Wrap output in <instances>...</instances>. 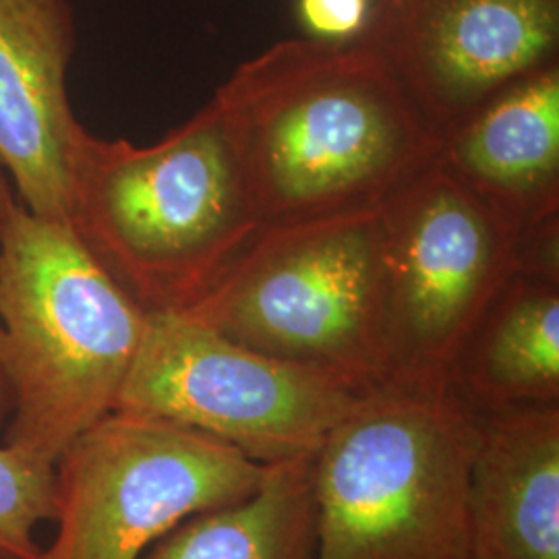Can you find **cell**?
<instances>
[{
  "label": "cell",
  "mask_w": 559,
  "mask_h": 559,
  "mask_svg": "<svg viewBox=\"0 0 559 559\" xmlns=\"http://www.w3.org/2000/svg\"><path fill=\"white\" fill-rule=\"evenodd\" d=\"M147 313L69 222L20 201L0 226V360L11 394L7 443L57 464L117 408Z\"/></svg>",
  "instance_id": "obj_3"
},
{
  "label": "cell",
  "mask_w": 559,
  "mask_h": 559,
  "mask_svg": "<svg viewBox=\"0 0 559 559\" xmlns=\"http://www.w3.org/2000/svg\"><path fill=\"white\" fill-rule=\"evenodd\" d=\"M438 164L516 240L559 221V64L508 85L448 131Z\"/></svg>",
  "instance_id": "obj_11"
},
{
  "label": "cell",
  "mask_w": 559,
  "mask_h": 559,
  "mask_svg": "<svg viewBox=\"0 0 559 559\" xmlns=\"http://www.w3.org/2000/svg\"><path fill=\"white\" fill-rule=\"evenodd\" d=\"M313 459L270 462L249 498L180 522L141 559H313Z\"/></svg>",
  "instance_id": "obj_14"
},
{
  "label": "cell",
  "mask_w": 559,
  "mask_h": 559,
  "mask_svg": "<svg viewBox=\"0 0 559 559\" xmlns=\"http://www.w3.org/2000/svg\"><path fill=\"white\" fill-rule=\"evenodd\" d=\"M57 468L4 443L0 448V559H36L38 528L57 520Z\"/></svg>",
  "instance_id": "obj_15"
},
{
  "label": "cell",
  "mask_w": 559,
  "mask_h": 559,
  "mask_svg": "<svg viewBox=\"0 0 559 559\" xmlns=\"http://www.w3.org/2000/svg\"><path fill=\"white\" fill-rule=\"evenodd\" d=\"M452 385L475 411L559 404L558 280H508L464 342Z\"/></svg>",
  "instance_id": "obj_13"
},
{
  "label": "cell",
  "mask_w": 559,
  "mask_h": 559,
  "mask_svg": "<svg viewBox=\"0 0 559 559\" xmlns=\"http://www.w3.org/2000/svg\"><path fill=\"white\" fill-rule=\"evenodd\" d=\"M71 226L145 313H187L261 228L210 100L152 145L85 133Z\"/></svg>",
  "instance_id": "obj_2"
},
{
  "label": "cell",
  "mask_w": 559,
  "mask_h": 559,
  "mask_svg": "<svg viewBox=\"0 0 559 559\" xmlns=\"http://www.w3.org/2000/svg\"><path fill=\"white\" fill-rule=\"evenodd\" d=\"M212 102L261 226L380 210L440 154L392 69L357 40L276 41Z\"/></svg>",
  "instance_id": "obj_1"
},
{
  "label": "cell",
  "mask_w": 559,
  "mask_h": 559,
  "mask_svg": "<svg viewBox=\"0 0 559 559\" xmlns=\"http://www.w3.org/2000/svg\"><path fill=\"white\" fill-rule=\"evenodd\" d=\"M9 415H11V394H9V385H7V380H4L2 360H0V429L4 427Z\"/></svg>",
  "instance_id": "obj_18"
},
{
  "label": "cell",
  "mask_w": 559,
  "mask_h": 559,
  "mask_svg": "<svg viewBox=\"0 0 559 559\" xmlns=\"http://www.w3.org/2000/svg\"><path fill=\"white\" fill-rule=\"evenodd\" d=\"M15 205H17V200H15L13 191H11V185H9L7 175L0 168V226H2V222L7 221V216L11 214V210Z\"/></svg>",
  "instance_id": "obj_17"
},
{
  "label": "cell",
  "mask_w": 559,
  "mask_h": 559,
  "mask_svg": "<svg viewBox=\"0 0 559 559\" xmlns=\"http://www.w3.org/2000/svg\"><path fill=\"white\" fill-rule=\"evenodd\" d=\"M73 48L69 0H0V168L27 212L69 224L87 133L67 92Z\"/></svg>",
  "instance_id": "obj_10"
},
{
  "label": "cell",
  "mask_w": 559,
  "mask_h": 559,
  "mask_svg": "<svg viewBox=\"0 0 559 559\" xmlns=\"http://www.w3.org/2000/svg\"><path fill=\"white\" fill-rule=\"evenodd\" d=\"M477 436L454 385L360 392L313 459V559H473Z\"/></svg>",
  "instance_id": "obj_4"
},
{
  "label": "cell",
  "mask_w": 559,
  "mask_h": 559,
  "mask_svg": "<svg viewBox=\"0 0 559 559\" xmlns=\"http://www.w3.org/2000/svg\"><path fill=\"white\" fill-rule=\"evenodd\" d=\"M380 210L261 226L218 284L182 316L359 392L380 385Z\"/></svg>",
  "instance_id": "obj_5"
},
{
  "label": "cell",
  "mask_w": 559,
  "mask_h": 559,
  "mask_svg": "<svg viewBox=\"0 0 559 559\" xmlns=\"http://www.w3.org/2000/svg\"><path fill=\"white\" fill-rule=\"evenodd\" d=\"M359 394L189 316L147 313L115 411L177 423L270 464L316 454Z\"/></svg>",
  "instance_id": "obj_8"
},
{
  "label": "cell",
  "mask_w": 559,
  "mask_h": 559,
  "mask_svg": "<svg viewBox=\"0 0 559 559\" xmlns=\"http://www.w3.org/2000/svg\"><path fill=\"white\" fill-rule=\"evenodd\" d=\"M371 13V0H299V20L309 38L355 41Z\"/></svg>",
  "instance_id": "obj_16"
},
{
  "label": "cell",
  "mask_w": 559,
  "mask_h": 559,
  "mask_svg": "<svg viewBox=\"0 0 559 559\" xmlns=\"http://www.w3.org/2000/svg\"><path fill=\"white\" fill-rule=\"evenodd\" d=\"M265 466L207 433L112 411L57 460L59 531L36 559H141L180 522L249 498Z\"/></svg>",
  "instance_id": "obj_6"
},
{
  "label": "cell",
  "mask_w": 559,
  "mask_h": 559,
  "mask_svg": "<svg viewBox=\"0 0 559 559\" xmlns=\"http://www.w3.org/2000/svg\"><path fill=\"white\" fill-rule=\"evenodd\" d=\"M357 41L441 140L508 85L559 64V0H371Z\"/></svg>",
  "instance_id": "obj_9"
},
{
  "label": "cell",
  "mask_w": 559,
  "mask_h": 559,
  "mask_svg": "<svg viewBox=\"0 0 559 559\" xmlns=\"http://www.w3.org/2000/svg\"><path fill=\"white\" fill-rule=\"evenodd\" d=\"M473 559H559V404L477 411Z\"/></svg>",
  "instance_id": "obj_12"
},
{
  "label": "cell",
  "mask_w": 559,
  "mask_h": 559,
  "mask_svg": "<svg viewBox=\"0 0 559 559\" xmlns=\"http://www.w3.org/2000/svg\"><path fill=\"white\" fill-rule=\"evenodd\" d=\"M380 214L383 383L452 385L464 342L519 272L516 239L438 162Z\"/></svg>",
  "instance_id": "obj_7"
}]
</instances>
